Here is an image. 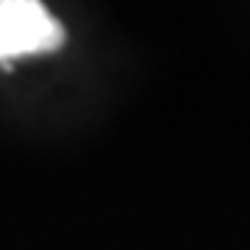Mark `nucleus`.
I'll return each mask as SVG.
<instances>
[{"label":"nucleus","mask_w":250,"mask_h":250,"mask_svg":"<svg viewBox=\"0 0 250 250\" xmlns=\"http://www.w3.org/2000/svg\"><path fill=\"white\" fill-rule=\"evenodd\" d=\"M64 28L36 0H0V62L28 53L56 50Z\"/></svg>","instance_id":"f257e3e1"}]
</instances>
